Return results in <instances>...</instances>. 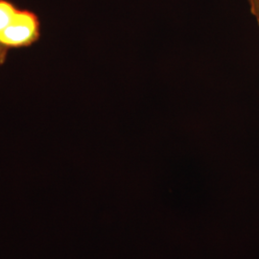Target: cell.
Instances as JSON below:
<instances>
[{
    "label": "cell",
    "mask_w": 259,
    "mask_h": 259,
    "mask_svg": "<svg viewBox=\"0 0 259 259\" xmlns=\"http://www.w3.org/2000/svg\"><path fill=\"white\" fill-rule=\"evenodd\" d=\"M251 15L257 22L259 28V0H248Z\"/></svg>",
    "instance_id": "cell-3"
},
{
    "label": "cell",
    "mask_w": 259,
    "mask_h": 259,
    "mask_svg": "<svg viewBox=\"0 0 259 259\" xmlns=\"http://www.w3.org/2000/svg\"><path fill=\"white\" fill-rule=\"evenodd\" d=\"M40 36L37 15L28 10H19L4 31L0 33V44L7 48H20L34 45Z\"/></svg>",
    "instance_id": "cell-1"
},
{
    "label": "cell",
    "mask_w": 259,
    "mask_h": 259,
    "mask_svg": "<svg viewBox=\"0 0 259 259\" xmlns=\"http://www.w3.org/2000/svg\"><path fill=\"white\" fill-rule=\"evenodd\" d=\"M8 50H9V48H7L0 44V65L4 64V62L6 61V58L8 55Z\"/></svg>",
    "instance_id": "cell-4"
},
{
    "label": "cell",
    "mask_w": 259,
    "mask_h": 259,
    "mask_svg": "<svg viewBox=\"0 0 259 259\" xmlns=\"http://www.w3.org/2000/svg\"><path fill=\"white\" fill-rule=\"evenodd\" d=\"M19 9L9 0H0V33L9 26Z\"/></svg>",
    "instance_id": "cell-2"
}]
</instances>
